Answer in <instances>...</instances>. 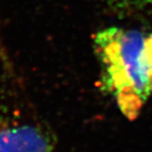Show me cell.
<instances>
[{"label":"cell","mask_w":152,"mask_h":152,"mask_svg":"<svg viewBox=\"0 0 152 152\" xmlns=\"http://www.w3.org/2000/svg\"><path fill=\"white\" fill-rule=\"evenodd\" d=\"M144 56L152 79V33L144 40Z\"/></svg>","instance_id":"3957f363"},{"label":"cell","mask_w":152,"mask_h":152,"mask_svg":"<svg viewBox=\"0 0 152 152\" xmlns=\"http://www.w3.org/2000/svg\"><path fill=\"white\" fill-rule=\"evenodd\" d=\"M0 152H57L40 130L16 124L0 128Z\"/></svg>","instance_id":"7a4b0ae2"},{"label":"cell","mask_w":152,"mask_h":152,"mask_svg":"<svg viewBox=\"0 0 152 152\" xmlns=\"http://www.w3.org/2000/svg\"><path fill=\"white\" fill-rule=\"evenodd\" d=\"M144 40L143 35L137 30L115 27L97 32L94 38L104 82L128 119L138 115L152 93Z\"/></svg>","instance_id":"6da1fadb"},{"label":"cell","mask_w":152,"mask_h":152,"mask_svg":"<svg viewBox=\"0 0 152 152\" xmlns=\"http://www.w3.org/2000/svg\"><path fill=\"white\" fill-rule=\"evenodd\" d=\"M108 1H111L112 3H115L117 5H125L127 3L128 0H108Z\"/></svg>","instance_id":"5b68a950"},{"label":"cell","mask_w":152,"mask_h":152,"mask_svg":"<svg viewBox=\"0 0 152 152\" xmlns=\"http://www.w3.org/2000/svg\"><path fill=\"white\" fill-rule=\"evenodd\" d=\"M127 3L136 5H152V0H128Z\"/></svg>","instance_id":"277c9868"}]
</instances>
